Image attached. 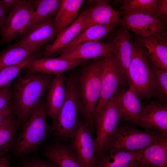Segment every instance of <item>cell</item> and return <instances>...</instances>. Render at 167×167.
Wrapping results in <instances>:
<instances>
[{
	"mask_svg": "<svg viewBox=\"0 0 167 167\" xmlns=\"http://www.w3.org/2000/svg\"><path fill=\"white\" fill-rule=\"evenodd\" d=\"M71 144L83 167H96L94 138L82 118L77 125L71 139Z\"/></svg>",
	"mask_w": 167,
	"mask_h": 167,
	"instance_id": "8fae6325",
	"label": "cell"
},
{
	"mask_svg": "<svg viewBox=\"0 0 167 167\" xmlns=\"http://www.w3.org/2000/svg\"><path fill=\"white\" fill-rule=\"evenodd\" d=\"M120 24L113 36V53L119 68L122 86L128 88V72L132 57L131 45L130 41L131 35L126 28Z\"/></svg>",
	"mask_w": 167,
	"mask_h": 167,
	"instance_id": "7c38bea8",
	"label": "cell"
},
{
	"mask_svg": "<svg viewBox=\"0 0 167 167\" xmlns=\"http://www.w3.org/2000/svg\"><path fill=\"white\" fill-rule=\"evenodd\" d=\"M63 74L55 76L47 90L45 102L47 116L55 121L65 101L66 88Z\"/></svg>",
	"mask_w": 167,
	"mask_h": 167,
	"instance_id": "44dd1931",
	"label": "cell"
},
{
	"mask_svg": "<svg viewBox=\"0 0 167 167\" xmlns=\"http://www.w3.org/2000/svg\"><path fill=\"white\" fill-rule=\"evenodd\" d=\"M151 69L155 95L165 100L167 98V70L154 67Z\"/></svg>",
	"mask_w": 167,
	"mask_h": 167,
	"instance_id": "1f68e13d",
	"label": "cell"
},
{
	"mask_svg": "<svg viewBox=\"0 0 167 167\" xmlns=\"http://www.w3.org/2000/svg\"><path fill=\"white\" fill-rule=\"evenodd\" d=\"M14 113L12 104L11 102L5 108L0 110V125Z\"/></svg>",
	"mask_w": 167,
	"mask_h": 167,
	"instance_id": "d590c367",
	"label": "cell"
},
{
	"mask_svg": "<svg viewBox=\"0 0 167 167\" xmlns=\"http://www.w3.org/2000/svg\"><path fill=\"white\" fill-rule=\"evenodd\" d=\"M139 164L159 167L167 164V137L163 138L143 148Z\"/></svg>",
	"mask_w": 167,
	"mask_h": 167,
	"instance_id": "d4e9b609",
	"label": "cell"
},
{
	"mask_svg": "<svg viewBox=\"0 0 167 167\" xmlns=\"http://www.w3.org/2000/svg\"><path fill=\"white\" fill-rule=\"evenodd\" d=\"M104 66V57H101L85 66L75 76L82 105V119L93 135H95V113L100 96Z\"/></svg>",
	"mask_w": 167,
	"mask_h": 167,
	"instance_id": "7a4b0ae2",
	"label": "cell"
},
{
	"mask_svg": "<svg viewBox=\"0 0 167 167\" xmlns=\"http://www.w3.org/2000/svg\"><path fill=\"white\" fill-rule=\"evenodd\" d=\"M136 40L144 46L151 65L155 67L167 70V33L145 38L136 37Z\"/></svg>",
	"mask_w": 167,
	"mask_h": 167,
	"instance_id": "ac0fdd59",
	"label": "cell"
},
{
	"mask_svg": "<svg viewBox=\"0 0 167 167\" xmlns=\"http://www.w3.org/2000/svg\"><path fill=\"white\" fill-rule=\"evenodd\" d=\"M120 23L134 33L136 37L145 38L167 33L166 23L156 16L124 14L120 19Z\"/></svg>",
	"mask_w": 167,
	"mask_h": 167,
	"instance_id": "30bf717a",
	"label": "cell"
},
{
	"mask_svg": "<svg viewBox=\"0 0 167 167\" xmlns=\"http://www.w3.org/2000/svg\"><path fill=\"white\" fill-rule=\"evenodd\" d=\"M109 1L91 0L94 4L87 9L83 23V30L92 26L105 25L120 23V12L115 11L109 4Z\"/></svg>",
	"mask_w": 167,
	"mask_h": 167,
	"instance_id": "e0dca14e",
	"label": "cell"
},
{
	"mask_svg": "<svg viewBox=\"0 0 167 167\" xmlns=\"http://www.w3.org/2000/svg\"><path fill=\"white\" fill-rule=\"evenodd\" d=\"M131 167H152L151 166L146 165L142 164H137Z\"/></svg>",
	"mask_w": 167,
	"mask_h": 167,
	"instance_id": "ab89813d",
	"label": "cell"
},
{
	"mask_svg": "<svg viewBox=\"0 0 167 167\" xmlns=\"http://www.w3.org/2000/svg\"><path fill=\"white\" fill-rule=\"evenodd\" d=\"M55 75L42 73H19L12 87L13 108L17 130L28 119Z\"/></svg>",
	"mask_w": 167,
	"mask_h": 167,
	"instance_id": "6da1fadb",
	"label": "cell"
},
{
	"mask_svg": "<svg viewBox=\"0 0 167 167\" xmlns=\"http://www.w3.org/2000/svg\"><path fill=\"white\" fill-rule=\"evenodd\" d=\"M12 97L11 84L0 89V110L11 102Z\"/></svg>",
	"mask_w": 167,
	"mask_h": 167,
	"instance_id": "836d02e7",
	"label": "cell"
},
{
	"mask_svg": "<svg viewBox=\"0 0 167 167\" xmlns=\"http://www.w3.org/2000/svg\"><path fill=\"white\" fill-rule=\"evenodd\" d=\"M165 137H167L158 132L120 123L108 139L100 155L140 150Z\"/></svg>",
	"mask_w": 167,
	"mask_h": 167,
	"instance_id": "5b68a950",
	"label": "cell"
},
{
	"mask_svg": "<svg viewBox=\"0 0 167 167\" xmlns=\"http://www.w3.org/2000/svg\"><path fill=\"white\" fill-rule=\"evenodd\" d=\"M61 0H34V11L30 22L25 33L36 24L55 19Z\"/></svg>",
	"mask_w": 167,
	"mask_h": 167,
	"instance_id": "484cf974",
	"label": "cell"
},
{
	"mask_svg": "<svg viewBox=\"0 0 167 167\" xmlns=\"http://www.w3.org/2000/svg\"><path fill=\"white\" fill-rule=\"evenodd\" d=\"M48 117L45 102L41 99L17 136L12 149L15 157L27 156L36 151L48 138L52 130Z\"/></svg>",
	"mask_w": 167,
	"mask_h": 167,
	"instance_id": "3957f363",
	"label": "cell"
},
{
	"mask_svg": "<svg viewBox=\"0 0 167 167\" xmlns=\"http://www.w3.org/2000/svg\"><path fill=\"white\" fill-rule=\"evenodd\" d=\"M167 165V164H165L159 167H165V166Z\"/></svg>",
	"mask_w": 167,
	"mask_h": 167,
	"instance_id": "60d3db41",
	"label": "cell"
},
{
	"mask_svg": "<svg viewBox=\"0 0 167 167\" xmlns=\"http://www.w3.org/2000/svg\"><path fill=\"white\" fill-rule=\"evenodd\" d=\"M10 158L7 154L0 158V167H10Z\"/></svg>",
	"mask_w": 167,
	"mask_h": 167,
	"instance_id": "f35d334b",
	"label": "cell"
},
{
	"mask_svg": "<svg viewBox=\"0 0 167 167\" xmlns=\"http://www.w3.org/2000/svg\"><path fill=\"white\" fill-rule=\"evenodd\" d=\"M37 53H32L15 43L10 45L0 52V70L17 64Z\"/></svg>",
	"mask_w": 167,
	"mask_h": 167,
	"instance_id": "f1b7e54d",
	"label": "cell"
},
{
	"mask_svg": "<svg viewBox=\"0 0 167 167\" xmlns=\"http://www.w3.org/2000/svg\"><path fill=\"white\" fill-rule=\"evenodd\" d=\"M131 43L132 57L128 72V88L135 93L139 99L149 100L155 95V90L147 50L136 40Z\"/></svg>",
	"mask_w": 167,
	"mask_h": 167,
	"instance_id": "8992f818",
	"label": "cell"
},
{
	"mask_svg": "<svg viewBox=\"0 0 167 167\" xmlns=\"http://www.w3.org/2000/svg\"><path fill=\"white\" fill-rule=\"evenodd\" d=\"M122 119L121 112L114 94L95 124L96 137L94 142L96 157L101 153L107 141Z\"/></svg>",
	"mask_w": 167,
	"mask_h": 167,
	"instance_id": "ba28073f",
	"label": "cell"
},
{
	"mask_svg": "<svg viewBox=\"0 0 167 167\" xmlns=\"http://www.w3.org/2000/svg\"><path fill=\"white\" fill-rule=\"evenodd\" d=\"M112 41L109 42L91 41L85 42L62 50L58 58L63 60L95 59L114 52Z\"/></svg>",
	"mask_w": 167,
	"mask_h": 167,
	"instance_id": "4fadbf2b",
	"label": "cell"
},
{
	"mask_svg": "<svg viewBox=\"0 0 167 167\" xmlns=\"http://www.w3.org/2000/svg\"><path fill=\"white\" fill-rule=\"evenodd\" d=\"M120 110L122 120L140 126L139 117L143 106L139 98L131 88L118 89L114 94Z\"/></svg>",
	"mask_w": 167,
	"mask_h": 167,
	"instance_id": "ffe728a7",
	"label": "cell"
},
{
	"mask_svg": "<svg viewBox=\"0 0 167 167\" xmlns=\"http://www.w3.org/2000/svg\"><path fill=\"white\" fill-rule=\"evenodd\" d=\"M83 2L82 0H61L54 21L56 36L77 19Z\"/></svg>",
	"mask_w": 167,
	"mask_h": 167,
	"instance_id": "cb8c5ba5",
	"label": "cell"
},
{
	"mask_svg": "<svg viewBox=\"0 0 167 167\" xmlns=\"http://www.w3.org/2000/svg\"><path fill=\"white\" fill-rule=\"evenodd\" d=\"M140 126L167 137V106L152 102L143 106L139 117Z\"/></svg>",
	"mask_w": 167,
	"mask_h": 167,
	"instance_id": "2e32d148",
	"label": "cell"
},
{
	"mask_svg": "<svg viewBox=\"0 0 167 167\" xmlns=\"http://www.w3.org/2000/svg\"><path fill=\"white\" fill-rule=\"evenodd\" d=\"M143 149L100 154L96 157V167H131L137 165Z\"/></svg>",
	"mask_w": 167,
	"mask_h": 167,
	"instance_id": "603a6c76",
	"label": "cell"
},
{
	"mask_svg": "<svg viewBox=\"0 0 167 167\" xmlns=\"http://www.w3.org/2000/svg\"><path fill=\"white\" fill-rule=\"evenodd\" d=\"M122 9L124 14H143L155 16L158 0H124Z\"/></svg>",
	"mask_w": 167,
	"mask_h": 167,
	"instance_id": "f546056e",
	"label": "cell"
},
{
	"mask_svg": "<svg viewBox=\"0 0 167 167\" xmlns=\"http://www.w3.org/2000/svg\"><path fill=\"white\" fill-rule=\"evenodd\" d=\"M7 12L0 2V31L2 30L5 23L7 17L6 16Z\"/></svg>",
	"mask_w": 167,
	"mask_h": 167,
	"instance_id": "74e56055",
	"label": "cell"
},
{
	"mask_svg": "<svg viewBox=\"0 0 167 167\" xmlns=\"http://www.w3.org/2000/svg\"><path fill=\"white\" fill-rule=\"evenodd\" d=\"M14 113L0 125V158L12 150L17 135Z\"/></svg>",
	"mask_w": 167,
	"mask_h": 167,
	"instance_id": "83f0119b",
	"label": "cell"
},
{
	"mask_svg": "<svg viewBox=\"0 0 167 167\" xmlns=\"http://www.w3.org/2000/svg\"><path fill=\"white\" fill-rule=\"evenodd\" d=\"M85 61L80 59L66 60L58 57H39L28 62L22 70L26 73H42L56 75L82 65Z\"/></svg>",
	"mask_w": 167,
	"mask_h": 167,
	"instance_id": "9a60e30c",
	"label": "cell"
},
{
	"mask_svg": "<svg viewBox=\"0 0 167 167\" xmlns=\"http://www.w3.org/2000/svg\"><path fill=\"white\" fill-rule=\"evenodd\" d=\"M43 153L58 167H83L71 143L56 140L46 147Z\"/></svg>",
	"mask_w": 167,
	"mask_h": 167,
	"instance_id": "d6986e66",
	"label": "cell"
},
{
	"mask_svg": "<svg viewBox=\"0 0 167 167\" xmlns=\"http://www.w3.org/2000/svg\"><path fill=\"white\" fill-rule=\"evenodd\" d=\"M21 162L19 167H58L54 164L49 161L40 158L27 156Z\"/></svg>",
	"mask_w": 167,
	"mask_h": 167,
	"instance_id": "d6a6232c",
	"label": "cell"
},
{
	"mask_svg": "<svg viewBox=\"0 0 167 167\" xmlns=\"http://www.w3.org/2000/svg\"><path fill=\"white\" fill-rule=\"evenodd\" d=\"M155 16L166 23L167 19V0H158L155 12Z\"/></svg>",
	"mask_w": 167,
	"mask_h": 167,
	"instance_id": "e575fe53",
	"label": "cell"
},
{
	"mask_svg": "<svg viewBox=\"0 0 167 167\" xmlns=\"http://www.w3.org/2000/svg\"><path fill=\"white\" fill-rule=\"evenodd\" d=\"M120 24V23H117L107 25H96L89 27L81 32L65 46L62 50L85 42H98L117 27Z\"/></svg>",
	"mask_w": 167,
	"mask_h": 167,
	"instance_id": "4316f807",
	"label": "cell"
},
{
	"mask_svg": "<svg viewBox=\"0 0 167 167\" xmlns=\"http://www.w3.org/2000/svg\"><path fill=\"white\" fill-rule=\"evenodd\" d=\"M87 10L83 11L73 23L60 32L51 44L48 45L42 55L44 57H51L59 54L67 45L76 37L83 30L84 22Z\"/></svg>",
	"mask_w": 167,
	"mask_h": 167,
	"instance_id": "7402d4cb",
	"label": "cell"
},
{
	"mask_svg": "<svg viewBox=\"0 0 167 167\" xmlns=\"http://www.w3.org/2000/svg\"><path fill=\"white\" fill-rule=\"evenodd\" d=\"M41 55V53H36L17 64L0 70V89L11 84L27 63L35 58L40 57Z\"/></svg>",
	"mask_w": 167,
	"mask_h": 167,
	"instance_id": "4dcf8cb0",
	"label": "cell"
},
{
	"mask_svg": "<svg viewBox=\"0 0 167 167\" xmlns=\"http://www.w3.org/2000/svg\"><path fill=\"white\" fill-rule=\"evenodd\" d=\"M105 66L102 74L100 94L96 106L94 125L106 105L122 83L120 71L114 54L109 53L104 57Z\"/></svg>",
	"mask_w": 167,
	"mask_h": 167,
	"instance_id": "9c48e42d",
	"label": "cell"
},
{
	"mask_svg": "<svg viewBox=\"0 0 167 167\" xmlns=\"http://www.w3.org/2000/svg\"><path fill=\"white\" fill-rule=\"evenodd\" d=\"M54 19L45 20L36 24L15 44L32 53L38 52L43 45L56 37Z\"/></svg>",
	"mask_w": 167,
	"mask_h": 167,
	"instance_id": "5bb4252c",
	"label": "cell"
},
{
	"mask_svg": "<svg viewBox=\"0 0 167 167\" xmlns=\"http://www.w3.org/2000/svg\"><path fill=\"white\" fill-rule=\"evenodd\" d=\"M18 0H0V2L7 12L9 13L14 8Z\"/></svg>",
	"mask_w": 167,
	"mask_h": 167,
	"instance_id": "8d00e7d4",
	"label": "cell"
},
{
	"mask_svg": "<svg viewBox=\"0 0 167 167\" xmlns=\"http://www.w3.org/2000/svg\"><path fill=\"white\" fill-rule=\"evenodd\" d=\"M66 84L65 101L55 122L51 125L56 140L63 142L71 139L82 118V105L75 77L68 78Z\"/></svg>",
	"mask_w": 167,
	"mask_h": 167,
	"instance_id": "277c9868",
	"label": "cell"
},
{
	"mask_svg": "<svg viewBox=\"0 0 167 167\" xmlns=\"http://www.w3.org/2000/svg\"><path fill=\"white\" fill-rule=\"evenodd\" d=\"M34 11V0H18L0 31V43H8L18 36H23L30 22Z\"/></svg>",
	"mask_w": 167,
	"mask_h": 167,
	"instance_id": "52a82bcc",
	"label": "cell"
}]
</instances>
